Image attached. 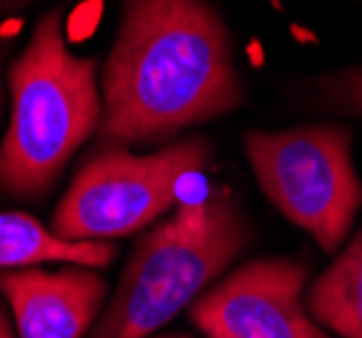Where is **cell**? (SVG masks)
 Wrapping results in <instances>:
<instances>
[{
    "mask_svg": "<svg viewBox=\"0 0 362 338\" xmlns=\"http://www.w3.org/2000/svg\"><path fill=\"white\" fill-rule=\"evenodd\" d=\"M241 103L230 35L209 0H124L103 68L100 139L149 144Z\"/></svg>",
    "mask_w": 362,
    "mask_h": 338,
    "instance_id": "obj_1",
    "label": "cell"
},
{
    "mask_svg": "<svg viewBox=\"0 0 362 338\" xmlns=\"http://www.w3.org/2000/svg\"><path fill=\"white\" fill-rule=\"evenodd\" d=\"M243 149L265 198L325 252H338L362 209L351 130L335 122L252 130Z\"/></svg>",
    "mask_w": 362,
    "mask_h": 338,
    "instance_id": "obj_4",
    "label": "cell"
},
{
    "mask_svg": "<svg viewBox=\"0 0 362 338\" xmlns=\"http://www.w3.org/2000/svg\"><path fill=\"white\" fill-rule=\"evenodd\" d=\"M308 268L292 257L252 260L189 303V320L209 338H330L308 314Z\"/></svg>",
    "mask_w": 362,
    "mask_h": 338,
    "instance_id": "obj_6",
    "label": "cell"
},
{
    "mask_svg": "<svg viewBox=\"0 0 362 338\" xmlns=\"http://www.w3.org/2000/svg\"><path fill=\"white\" fill-rule=\"evenodd\" d=\"M0 338H14V330H11V325H8V320H6L3 308H0Z\"/></svg>",
    "mask_w": 362,
    "mask_h": 338,
    "instance_id": "obj_11",
    "label": "cell"
},
{
    "mask_svg": "<svg viewBox=\"0 0 362 338\" xmlns=\"http://www.w3.org/2000/svg\"><path fill=\"white\" fill-rule=\"evenodd\" d=\"M108 241H68L46 231L38 219L19 211H0V268H25L35 262H74L100 268L114 260Z\"/></svg>",
    "mask_w": 362,
    "mask_h": 338,
    "instance_id": "obj_8",
    "label": "cell"
},
{
    "mask_svg": "<svg viewBox=\"0 0 362 338\" xmlns=\"http://www.w3.org/2000/svg\"><path fill=\"white\" fill-rule=\"evenodd\" d=\"M249 244L252 225L227 190L181 206L138 241L119 287L87 338H149Z\"/></svg>",
    "mask_w": 362,
    "mask_h": 338,
    "instance_id": "obj_3",
    "label": "cell"
},
{
    "mask_svg": "<svg viewBox=\"0 0 362 338\" xmlns=\"http://www.w3.org/2000/svg\"><path fill=\"white\" fill-rule=\"evenodd\" d=\"M209 160L211 141L200 136L151 154H130L119 144L103 141L74 176L52 231L68 241H106L138 233L173 209L181 179L203 170Z\"/></svg>",
    "mask_w": 362,
    "mask_h": 338,
    "instance_id": "obj_5",
    "label": "cell"
},
{
    "mask_svg": "<svg viewBox=\"0 0 362 338\" xmlns=\"http://www.w3.org/2000/svg\"><path fill=\"white\" fill-rule=\"evenodd\" d=\"M25 3H30V0H0V8H19Z\"/></svg>",
    "mask_w": 362,
    "mask_h": 338,
    "instance_id": "obj_12",
    "label": "cell"
},
{
    "mask_svg": "<svg viewBox=\"0 0 362 338\" xmlns=\"http://www.w3.org/2000/svg\"><path fill=\"white\" fill-rule=\"evenodd\" d=\"M305 308L338 338H362V231L311 284Z\"/></svg>",
    "mask_w": 362,
    "mask_h": 338,
    "instance_id": "obj_9",
    "label": "cell"
},
{
    "mask_svg": "<svg viewBox=\"0 0 362 338\" xmlns=\"http://www.w3.org/2000/svg\"><path fill=\"white\" fill-rule=\"evenodd\" d=\"M165 338H187V336H165Z\"/></svg>",
    "mask_w": 362,
    "mask_h": 338,
    "instance_id": "obj_13",
    "label": "cell"
},
{
    "mask_svg": "<svg viewBox=\"0 0 362 338\" xmlns=\"http://www.w3.org/2000/svg\"><path fill=\"white\" fill-rule=\"evenodd\" d=\"M11 124L0 144V190L44 198L74 152L100 127L98 62L71 54L62 14H46L8 74Z\"/></svg>",
    "mask_w": 362,
    "mask_h": 338,
    "instance_id": "obj_2",
    "label": "cell"
},
{
    "mask_svg": "<svg viewBox=\"0 0 362 338\" xmlns=\"http://www.w3.org/2000/svg\"><path fill=\"white\" fill-rule=\"evenodd\" d=\"M314 100L322 108L362 117V65L322 76L314 84Z\"/></svg>",
    "mask_w": 362,
    "mask_h": 338,
    "instance_id": "obj_10",
    "label": "cell"
},
{
    "mask_svg": "<svg viewBox=\"0 0 362 338\" xmlns=\"http://www.w3.org/2000/svg\"><path fill=\"white\" fill-rule=\"evenodd\" d=\"M106 279L81 271H0L19 338H87L106 301Z\"/></svg>",
    "mask_w": 362,
    "mask_h": 338,
    "instance_id": "obj_7",
    "label": "cell"
}]
</instances>
